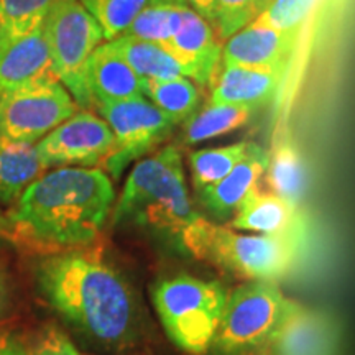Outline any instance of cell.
Here are the masks:
<instances>
[{
  "label": "cell",
  "mask_w": 355,
  "mask_h": 355,
  "mask_svg": "<svg viewBox=\"0 0 355 355\" xmlns=\"http://www.w3.org/2000/svg\"><path fill=\"white\" fill-rule=\"evenodd\" d=\"M188 254L250 282H278L303 254L304 229L286 234H242L201 217L178 241Z\"/></svg>",
  "instance_id": "4"
},
{
  "label": "cell",
  "mask_w": 355,
  "mask_h": 355,
  "mask_svg": "<svg viewBox=\"0 0 355 355\" xmlns=\"http://www.w3.org/2000/svg\"><path fill=\"white\" fill-rule=\"evenodd\" d=\"M186 7L188 6L181 0H150L121 37L144 40L166 46L183 24Z\"/></svg>",
  "instance_id": "24"
},
{
  "label": "cell",
  "mask_w": 355,
  "mask_h": 355,
  "mask_svg": "<svg viewBox=\"0 0 355 355\" xmlns=\"http://www.w3.org/2000/svg\"><path fill=\"white\" fill-rule=\"evenodd\" d=\"M115 204L112 180L101 168L44 171L0 219V235L28 254L53 255L96 242Z\"/></svg>",
  "instance_id": "1"
},
{
  "label": "cell",
  "mask_w": 355,
  "mask_h": 355,
  "mask_svg": "<svg viewBox=\"0 0 355 355\" xmlns=\"http://www.w3.org/2000/svg\"><path fill=\"white\" fill-rule=\"evenodd\" d=\"M0 355H28V345L19 336L0 332Z\"/></svg>",
  "instance_id": "31"
},
{
  "label": "cell",
  "mask_w": 355,
  "mask_h": 355,
  "mask_svg": "<svg viewBox=\"0 0 355 355\" xmlns=\"http://www.w3.org/2000/svg\"><path fill=\"white\" fill-rule=\"evenodd\" d=\"M56 78L43 25L13 42L0 55V89Z\"/></svg>",
  "instance_id": "18"
},
{
  "label": "cell",
  "mask_w": 355,
  "mask_h": 355,
  "mask_svg": "<svg viewBox=\"0 0 355 355\" xmlns=\"http://www.w3.org/2000/svg\"><path fill=\"white\" fill-rule=\"evenodd\" d=\"M201 217L189 199L181 152L166 145L139 159L128 173L114 204L112 224L166 232L180 241Z\"/></svg>",
  "instance_id": "3"
},
{
  "label": "cell",
  "mask_w": 355,
  "mask_h": 355,
  "mask_svg": "<svg viewBox=\"0 0 355 355\" xmlns=\"http://www.w3.org/2000/svg\"><path fill=\"white\" fill-rule=\"evenodd\" d=\"M336 347L337 329L332 319L301 306L272 344L273 355H334Z\"/></svg>",
  "instance_id": "16"
},
{
  "label": "cell",
  "mask_w": 355,
  "mask_h": 355,
  "mask_svg": "<svg viewBox=\"0 0 355 355\" xmlns=\"http://www.w3.org/2000/svg\"><path fill=\"white\" fill-rule=\"evenodd\" d=\"M44 171L33 144L0 140V204L13 206Z\"/></svg>",
  "instance_id": "19"
},
{
  "label": "cell",
  "mask_w": 355,
  "mask_h": 355,
  "mask_svg": "<svg viewBox=\"0 0 355 355\" xmlns=\"http://www.w3.org/2000/svg\"><path fill=\"white\" fill-rule=\"evenodd\" d=\"M35 282L48 304L92 340L122 345L132 337L135 303L130 288L96 248L43 257Z\"/></svg>",
  "instance_id": "2"
},
{
  "label": "cell",
  "mask_w": 355,
  "mask_h": 355,
  "mask_svg": "<svg viewBox=\"0 0 355 355\" xmlns=\"http://www.w3.org/2000/svg\"><path fill=\"white\" fill-rule=\"evenodd\" d=\"M254 112L255 109L243 105L207 102L188 122L183 123V144L196 145L237 130L250 121Z\"/></svg>",
  "instance_id": "23"
},
{
  "label": "cell",
  "mask_w": 355,
  "mask_h": 355,
  "mask_svg": "<svg viewBox=\"0 0 355 355\" xmlns=\"http://www.w3.org/2000/svg\"><path fill=\"white\" fill-rule=\"evenodd\" d=\"M298 40L268 26L250 24L222 44L220 64L286 76Z\"/></svg>",
  "instance_id": "11"
},
{
  "label": "cell",
  "mask_w": 355,
  "mask_h": 355,
  "mask_svg": "<svg viewBox=\"0 0 355 355\" xmlns=\"http://www.w3.org/2000/svg\"><path fill=\"white\" fill-rule=\"evenodd\" d=\"M263 0H212L211 25L222 43L241 32L263 10Z\"/></svg>",
  "instance_id": "29"
},
{
  "label": "cell",
  "mask_w": 355,
  "mask_h": 355,
  "mask_svg": "<svg viewBox=\"0 0 355 355\" xmlns=\"http://www.w3.org/2000/svg\"><path fill=\"white\" fill-rule=\"evenodd\" d=\"M94 109L114 133V150L101 168L114 180H119L133 162H139L170 139L176 127L145 96L94 104Z\"/></svg>",
  "instance_id": "9"
},
{
  "label": "cell",
  "mask_w": 355,
  "mask_h": 355,
  "mask_svg": "<svg viewBox=\"0 0 355 355\" xmlns=\"http://www.w3.org/2000/svg\"><path fill=\"white\" fill-rule=\"evenodd\" d=\"M28 355H83L60 327L46 326L38 332Z\"/></svg>",
  "instance_id": "30"
},
{
  "label": "cell",
  "mask_w": 355,
  "mask_h": 355,
  "mask_svg": "<svg viewBox=\"0 0 355 355\" xmlns=\"http://www.w3.org/2000/svg\"><path fill=\"white\" fill-rule=\"evenodd\" d=\"M222 43L212 25L199 13L184 8L183 24L166 44L171 55L183 66L186 78L199 87H209L222 60Z\"/></svg>",
  "instance_id": "12"
},
{
  "label": "cell",
  "mask_w": 355,
  "mask_h": 355,
  "mask_svg": "<svg viewBox=\"0 0 355 355\" xmlns=\"http://www.w3.org/2000/svg\"><path fill=\"white\" fill-rule=\"evenodd\" d=\"M79 110L58 78H44L0 92V140L37 145Z\"/></svg>",
  "instance_id": "8"
},
{
  "label": "cell",
  "mask_w": 355,
  "mask_h": 355,
  "mask_svg": "<svg viewBox=\"0 0 355 355\" xmlns=\"http://www.w3.org/2000/svg\"><path fill=\"white\" fill-rule=\"evenodd\" d=\"M35 146L44 170L102 168L114 150V133L99 114L79 109Z\"/></svg>",
  "instance_id": "10"
},
{
  "label": "cell",
  "mask_w": 355,
  "mask_h": 355,
  "mask_svg": "<svg viewBox=\"0 0 355 355\" xmlns=\"http://www.w3.org/2000/svg\"><path fill=\"white\" fill-rule=\"evenodd\" d=\"M181 2L186 3L191 10H194L202 19H206L211 24L212 19V0H181Z\"/></svg>",
  "instance_id": "32"
},
{
  "label": "cell",
  "mask_w": 355,
  "mask_h": 355,
  "mask_svg": "<svg viewBox=\"0 0 355 355\" xmlns=\"http://www.w3.org/2000/svg\"><path fill=\"white\" fill-rule=\"evenodd\" d=\"M56 0H0V55L44 24Z\"/></svg>",
  "instance_id": "25"
},
{
  "label": "cell",
  "mask_w": 355,
  "mask_h": 355,
  "mask_svg": "<svg viewBox=\"0 0 355 355\" xmlns=\"http://www.w3.org/2000/svg\"><path fill=\"white\" fill-rule=\"evenodd\" d=\"M87 86L94 104H109L144 97L141 79L112 42L96 48L87 64Z\"/></svg>",
  "instance_id": "15"
},
{
  "label": "cell",
  "mask_w": 355,
  "mask_h": 355,
  "mask_svg": "<svg viewBox=\"0 0 355 355\" xmlns=\"http://www.w3.org/2000/svg\"><path fill=\"white\" fill-rule=\"evenodd\" d=\"M265 176L272 193L298 206L308 186V173L303 157L288 135L278 133L275 139Z\"/></svg>",
  "instance_id": "20"
},
{
  "label": "cell",
  "mask_w": 355,
  "mask_h": 355,
  "mask_svg": "<svg viewBox=\"0 0 355 355\" xmlns=\"http://www.w3.org/2000/svg\"><path fill=\"white\" fill-rule=\"evenodd\" d=\"M0 92H2V89H0Z\"/></svg>",
  "instance_id": "36"
},
{
  "label": "cell",
  "mask_w": 355,
  "mask_h": 355,
  "mask_svg": "<svg viewBox=\"0 0 355 355\" xmlns=\"http://www.w3.org/2000/svg\"><path fill=\"white\" fill-rule=\"evenodd\" d=\"M56 78L68 89L79 109H94L87 86V64L104 43L101 26L79 0H56L43 24Z\"/></svg>",
  "instance_id": "7"
},
{
  "label": "cell",
  "mask_w": 355,
  "mask_h": 355,
  "mask_svg": "<svg viewBox=\"0 0 355 355\" xmlns=\"http://www.w3.org/2000/svg\"><path fill=\"white\" fill-rule=\"evenodd\" d=\"M141 92L175 125H183L201 107V87L189 78L141 81Z\"/></svg>",
  "instance_id": "22"
},
{
  "label": "cell",
  "mask_w": 355,
  "mask_h": 355,
  "mask_svg": "<svg viewBox=\"0 0 355 355\" xmlns=\"http://www.w3.org/2000/svg\"><path fill=\"white\" fill-rule=\"evenodd\" d=\"M79 2L101 26L105 42H112L125 33V30L150 0H79Z\"/></svg>",
  "instance_id": "28"
},
{
  "label": "cell",
  "mask_w": 355,
  "mask_h": 355,
  "mask_svg": "<svg viewBox=\"0 0 355 355\" xmlns=\"http://www.w3.org/2000/svg\"><path fill=\"white\" fill-rule=\"evenodd\" d=\"M283 79L285 76L282 74L268 71L219 64L214 78L211 79V94L207 102L243 105L257 110L275 99Z\"/></svg>",
  "instance_id": "14"
},
{
  "label": "cell",
  "mask_w": 355,
  "mask_h": 355,
  "mask_svg": "<svg viewBox=\"0 0 355 355\" xmlns=\"http://www.w3.org/2000/svg\"><path fill=\"white\" fill-rule=\"evenodd\" d=\"M263 2H265V6H266V3H268V2H270V0H263Z\"/></svg>",
  "instance_id": "34"
},
{
  "label": "cell",
  "mask_w": 355,
  "mask_h": 355,
  "mask_svg": "<svg viewBox=\"0 0 355 355\" xmlns=\"http://www.w3.org/2000/svg\"><path fill=\"white\" fill-rule=\"evenodd\" d=\"M7 296H8V291H7L6 277H3V273L0 272V314L3 313V309H6L7 306Z\"/></svg>",
  "instance_id": "33"
},
{
  "label": "cell",
  "mask_w": 355,
  "mask_h": 355,
  "mask_svg": "<svg viewBox=\"0 0 355 355\" xmlns=\"http://www.w3.org/2000/svg\"><path fill=\"white\" fill-rule=\"evenodd\" d=\"M268 166V152L263 146L252 144L241 163H237L219 183L196 191L198 201L217 220L232 219L241 204L259 189Z\"/></svg>",
  "instance_id": "13"
},
{
  "label": "cell",
  "mask_w": 355,
  "mask_h": 355,
  "mask_svg": "<svg viewBox=\"0 0 355 355\" xmlns=\"http://www.w3.org/2000/svg\"><path fill=\"white\" fill-rule=\"evenodd\" d=\"M0 219H2V211H0Z\"/></svg>",
  "instance_id": "35"
},
{
  "label": "cell",
  "mask_w": 355,
  "mask_h": 355,
  "mask_svg": "<svg viewBox=\"0 0 355 355\" xmlns=\"http://www.w3.org/2000/svg\"><path fill=\"white\" fill-rule=\"evenodd\" d=\"M112 43L141 81H170L181 76L186 78L183 66L165 44L130 37H119L112 40Z\"/></svg>",
  "instance_id": "21"
},
{
  "label": "cell",
  "mask_w": 355,
  "mask_h": 355,
  "mask_svg": "<svg viewBox=\"0 0 355 355\" xmlns=\"http://www.w3.org/2000/svg\"><path fill=\"white\" fill-rule=\"evenodd\" d=\"M227 296L219 282L189 275L159 279L152 290L153 306L168 337L193 355L209 352Z\"/></svg>",
  "instance_id": "6"
},
{
  "label": "cell",
  "mask_w": 355,
  "mask_h": 355,
  "mask_svg": "<svg viewBox=\"0 0 355 355\" xmlns=\"http://www.w3.org/2000/svg\"><path fill=\"white\" fill-rule=\"evenodd\" d=\"M252 141H241L219 148H202L189 153L191 178L194 189L199 191L207 186L219 183L241 163L250 150Z\"/></svg>",
  "instance_id": "26"
},
{
  "label": "cell",
  "mask_w": 355,
  "mask_h": 355,
  "mask_svg": "<svg viewBox=\"0 0 355 355\" xmlns=\"http://www.w3.org/2000/svg\"><path fill=\"white\" fill-rule=\"evenodd\" d=\"M230 227L254 234H286L304 229L298 206L272 191L260 189L254 191L241 204L230 220Z\"/></svg>",
  "instance_id": "17"
},
{
  "label": "cell",
  "mask_w": 355,
  "mask_h": 355,
  "mask_svg": "<svg viewBox=\"0 0 355 355\" xmlns=\"http://www.w3.org/2000/svg\"><path fill=\"white\" fill-rule=\"evenodd\" d=\"M300 304L288 300L277 283L247 282L227 296L212 340V355H255L272 347L278 332Z\"/></svg>",
  "instance_id": "5"
},
{
  "label": "cell",
  "mask_w": 355,
  "mask_h": 355,
  "mask_svg": "<svg viewBox=\"0 0 355 355\" xmlns=\"http://www.w3.org/2000/svg\"><path fill=\"white\" fill-rule=\"evenodd\" d=\"M319 2L321 0H270L252 24L268 26L300 40Z\"/></svg>",
  "instance_id": "27"
}]
</instances>
